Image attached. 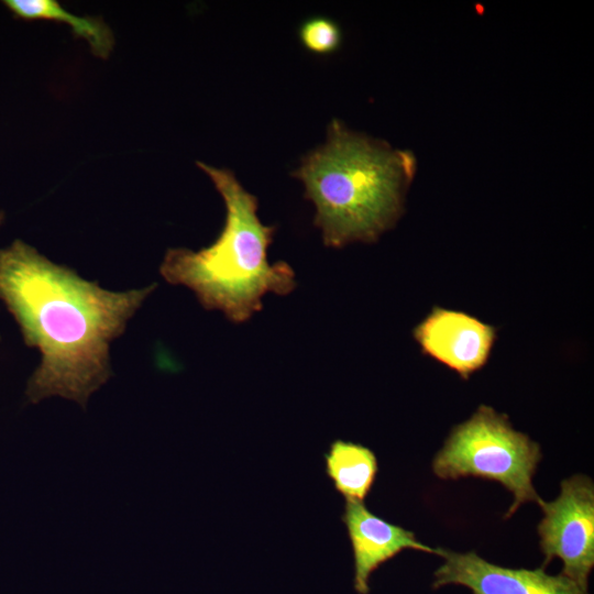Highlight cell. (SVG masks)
I'll use <instances>...</instances> for the list:
<instances>
[{
  "label": "cell",
  "mask_w": 594,
  "mask_h": 594,
  "mask_svg": "<svg viewBox=\"0 0 594 594\" xmlns=\"http://www.w3.org/2000/svg\"><path fill=\"white\" fill-rule=\"evenodd\" d=\"M155 289L112 292L55 264L22 240L0 249V299L41 362L25 396H61L86 406L112 375L110 344Z\"/></svg>",
  "instance_id": "obj_1"
},
{
  "label": "cell",
  "mask_w": 594,
  "mask_h": 594,
  "mask_svg": "<svg viewBox=\"0 0 594 594\" xmlns=\"http://www.w3.org/2000/svg\"><path fill=\"white\" fill-rule=\"evenodd\" d=\"M415 170L413 153L333 120L327 142L304 157L295 176L316 207L314 222L324 244L342 248L375 242L396 223Z\"/></svg>",
  "instance_id": "obj_2"
},
{
  "label": "cell",
  "mask_w": 594,
  "mask_h": 594,
  "mask_svg": "<svg viewBox=\"0 0 594 594\" xmlns=\"http://www.w3.org/2000/svg\"><path fill=\"white\" fill-rule=\"evenodd\" d=\"M198 165L224 201L223 229L211 245L199 251L168 250L160 272L168 283L191 289L206 309H218L232 322H245L263 308L265 294H289L296 287L295 273L286 262H268L275 227L260 221L256 197L230 170Z\"/></svg>",
  "instance_id": "obj_3"
},
{
  "label": "cell",
  "mask_w": 594,
  "mask_h": 594,
  "mask_svg": "<svg viewBox=\"0 0 594 594\" xmlns=\"http://www.w3.org/2000/svg\"><path fill=\"white\" fill-rule=\"evenodd\" d=\"M542 458L540 446L513 428L506 415L481 405L464 422L455 426L432 460L439 479L481 477L498 482L514 495L505 518L522 504L542 498L532 479Z\"/></svg>",
  "instance_id": "obj_4"
},
{
  "label": "cell",
  "mask_w": 594,
  "mask_h": 594,
  "mask_svg": "<svg viewBox=\"0 0 594 594\" xmlns=\"http://www.w3.org/2000/svg\"><path fill=\"white\" fill-rule=\"evenodd\" d=\"M543 517L538 524L541 568L553 558L563 563L561 574L587 591L594 566V483L584 474L561 482L559 496L540 502Z\"/></svg>",
  "instance_id": "obj_5"
},
{
  "label": "cell",
  "mask_w": 594,
  "mask_h": 594,
  "mask_svg": "<svg viewBox=\"0 0 594 594\" xmlns=\"http://www.w3.org/2000/svg\"><path fill=\"white\" fill-rule=\"evenodd\" d=\"M443 563L435 571L432 588L462 585L473 594H588L563 574L543 568L512 569L491 563L473 551L461 553L439 548Z\"/></svg>",
  "instance_id": "obj_6"
},
{
  "label": "cell",
  "mask_w": 594,
  "mask_h": 594,
  "mask_svg": "<svg viewBox=\"0 0 594 594\" xmlns=\"http://www.w3.org/2000/svg\"><path fill=\"white\" fill-rule=\"evenodd\" d=\"M414 338L426 355L468 380L486 364L496 329L469 314L435 307Z\"/></svg>",
  "instance_id": "obj_7"
},
{
  "label": "cell",
  "mask_w": 594,
  "mask_h": 594,
  "mask_svg": "<svg viewBox=\"0 0 594 594\" xmlns=\"http://www.w3.org/2000/svg\"><path fill=\"white\" fill-rule=\"evenodd\" d=\"M354 557V588L369 594L371 574L405 549L438 554L416 539L415 534L374 515L361 502L346 501L341 516Z\"/></svg>",
  "instance_id": "obj_8"
},
{
  "label": "cell",
  "mask_w": 594,
  "mask_h": 594,
  "mask_svg": "<svg viewBox=\"0 0 594 594\" xmlns=\"http://www.w3.org/2000/svg\"><path fill=\"white\" fill-rule=\"evenodd\" d=\"M324 460L334 488L345 501L363 503L378 472L375 453L360 443L338 439L330 444Z\"/></svg>",
  "instance_id": "obj_9"
},
{
  "label": "cell",
  "mask_w": 594,
  "mask_h": 594,
  "mask_svg": "<svg viewBox=\"0 0 594 594\" xmlns=\"http://www.w3.org/2000/svg\"><path fill=\"white\" fill-rule=\"evenodd\" d=\"M4 4L14 15L24 20L41 19L68 24L77 36L87 41L99 57L106 58L112 51L113 34L100 19L72 14L54 0H6Z\"/></svg>",
  "instance_id": "obj_10"
},
{
  "label": "cell",
  "mask_w": 594,
  "mask_h": 594,
  "mask_svg": "<svg viewBox=\"0 0 594 594\" xmlns=\"http://www.w3.org/2000/svg\"><path fill=\"white\" fill-rule=\"evenodd\" d=\"M299 36L306 48L318 54L332 53L341 43L338 24L323 16L305 21L300 26Z\"/></svg>",
  "instance_id": "obj_11"
},
{
  "label": "cell",
  "mask_w": 594,
  "mask_h": 594,
  "mask_svg": "<svg viewBox=\"0 0 594 594\" xmlns=\"http://www.w3.org/2000/svg\"><path fill=\"white\" fill-rule=\"evenodd\" d=\"M2 220H3V213L0 212V226H1V223H2Z\"/></svg>",
  "instance_id": "obj_12"
}]
</instances>
